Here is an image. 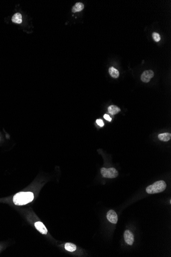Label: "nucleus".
Here are the masks:
<instances>
[{"instance_id": "obj_1", "label": "nucleus", "mask_w": 171, "mask_h": 257, "mask_svg": "<svg viewBox=\"0 0 171 257\" xmlns=\"http://www.w3.org/2000/svg\"><path fill=\"white\" fill-rule=\"evenodd\" d=\"M34 195L31 192H20L14 196L13 201L16 205H24L32 202Z\"/></svg>"}, {"instance_id": "obj_2", "label": "nucleus", "mask_w": 171, "mask_h": 257, "mask_svg": "<svg viewBox=\"0 0 171 257\" xmlns=\"http://www.w3.org/2000/svg\"><path fill=\"white\" fill-rule=\"evenodd\" d=\"M167 187V184L164 181H158L153 184L147 187L146 191L149 194L159 193L164 191Z\"/></svg>"}, {"instance_id": "obj_3", "label": "nucleus", "mask_w": 171, "mask_h": 257, "mask_svg": "<svg viewBox=\"0 0 171 257\" xmlns=\"http://www.w3.org/2000/svg\"><path fill=\"white\" fill-rule=\"evenodd\" d=\"M101 173L104 177L107 178H115L119 175V173L116 169L114 168L106 169L102 168L101 169Z\"/></svg>"}, {"instance_id": "obj_4", "label": "nucleus", "mask_w": 171, "mask_h": 257, "mask_svg": "<svg viewBox=\"0 0 171 257\" xmlns=\"http://www.w3.org/2000/svg\"><path fill=\"white\" fill-rule=\"evenodd\" d=\"M154 75V73L153 71L151 70L144 71L141 75V80L144 83H148Z\"/></svg>"}, {"instance_id": "obj_5", "label": "nucleus", "mask_w": 171, "mask_h": 257, "mask_svg": "<svg viewBox=\"0 0 171 257\" xmlns=\"http://www.w3.org/2000/svg\"><path fill=\"white\" fill-rule=\"evenodd\" d=\"M124 238L125 242L127 243L130 245H133L134 239V235L131 231L129 230H125V232L124 233Z\"/></svg>"}, {"instance_id": "obj_6", "label": "nucleus", "mask_w": 171, "mask_h": 257, "mask_svg": "<svg viewBox=\"0 0 171 257\" xmlns=\"http://www.w3.org/2000/svg\"><path fill=\"white\" fill-rule=\"evenodd\" d=\"M108 220L113 224H116L118 221V217L116 212L113 210H110L107 215Z\"/></svg>"}, {"instance_id": "obj_7", "label": "nucleus", "mask_w": 171, "mask_h": 257, "mask_svg": "<svg viewBox=\"0 0 171 257\" xmlns=\"http://www.w3.org/2000/svg\"><path fill=\"white\" fill-rule=\"evenodd\" d=\"M35 228H36L38 231L42 233V234H47L48 230H47L45 226L44 225L43 223L41 222H37L34 224Z\"/></svg>"}, {"instance_id": "obj_8", "label": "nucleus", "mask_w": 171, "mask_h": 257, "mask_svg": "<svg viewBox=\"0 0 171 257\" xmlns=\"http://www.w3.org/2000/svg\"><path fill=\"white\" fill-rule=\"evenodd\" d=\"M84 8V5L82 3H76L72 7V12H80Z\"/></svg>"}, {"instance_id": "obj_9", "label": "nucleus", "mask_w": 171, "mask_h": 257, "mask_svg": "<svg viewBox=\"0 0 171 257\" xmlns=\"http://www.w3.org/2000/svg\"><path fill=\"white\" fill-rule=\"evenodd\" d=\"M171 138V134L168 133V132L163 133V134H161L158 135V139H159L160 141L167 142V141H169Z\"/></svg>"}, {"instance_id": "obj_10", "label": "nucleus", "mask_w": 171, "mask_h": 257, "mask_svg": "<svg viewBox=\"0 0 171 257\" xmlns=\"http://www.w3.org/2000/svg\"><path fill=\"white\" fill-rule=\"evenodd\" d=\"M12 22L16 24H21L22 22V16L20 13H16L12 17Z\"/></svg>"}, {"instance_id": "obj_11", "label": "nucleus", "mask_w": 171, "mask_h": 257, "mask_svg": "<svg viewBox=\"0 0 171 257\" xmlns=\"http://www.w3.org/2000/svg\"><path fill=\"white\" fill-rule=\"evenodd\" d=\"M108 112L112 115H115L121 112V109L115 105H111L108 107Z\"/></svg>"}, {"instance_id": "obj_12", "label": "nucleus", "mask_w": 171, "mask_h": 257, "mask_svg": "<svg viewBox=\"0 0 171 257\" xmlns=\"http://www.w3.org/2000/svg\"><path fill=\"white\" fill-rule=\"evenodd\" d=\"M109 72L110 75L112 77H113V78L116 79V78H118L119 77V71L116 69L114 68V67H110L109 69Z\"/></svg>"}, {"instance_id": "obj_13", "label": "nucleus", "mask_w": 171, "mask_h": 257, "mask_svg": "<svg viewBox=\"0 0 171 257\" xmlns=\"http://www.w3.org/2000/svg\"><path fill=\"white\" fill-rule=\"evenodd\" d=\"M65 248L67 251L73 252L76 249V246L75 244L71 243H67L65 244Z\"/></svg>"}, {"instance_id": "obj_14", "label": "nucleus", "mask_w": 171, "mask_h": 257, "mask_svg": "<svg viewBox=\"0 0 171 257\" xmlns=\"http://www.w3.org/2000/svg\"><path fill=\"white\" fill-rule=\"evenodd\" d=\"M152 36H153V39L156 42H159L160 40V36L159 34L156 32H153L152 34Z\"/></svg>"}, {"instance_id": "obj_15", "label": "nucleus", "mask_w": 171, "mask_h": 257, "mask_svg": "<svg viewBox=\"0 0 171 257\" xmlns=\"http://www.w3.org/2000/svg\"><path fill=\"white\" fill-rule=\"evenodd\" d=\"M96 123L100 127H103V126H104V122H103L102 120H100V119L97 120H96Z\"/></svg>"}, {"instance_id": "obj_16", "label": "nucleus", "mask_w": 171, "mask_h": 257, "mask_svg": "<svg viewBox=\"0 0 171 257\" xmlns=\"http://www.w3.org/2000/svg\"><path fill=\"white\" fill-rule=\"evenodd\" d=\"M104 118L106 120L108 121H109V122H111V120H112V119L111 118V117L107 114H105V115L104 116Z\"/></svg>"}]
</instances>
